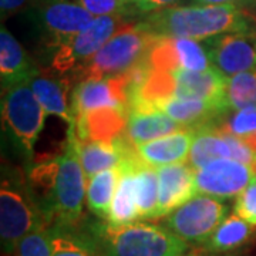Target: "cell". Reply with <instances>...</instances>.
<instances>
[{
  "label": "cell",
  "mask_w": 256,
  "mask_h": 256,
  "mask_svg": "<svg viewBox=\"0 0 256 256\" xmlns=\"http://www.w3.org/2000/svg\"><path fill=\"white\" fill-rule=\"evenodd\" d=\"M120 2H122V3H126V4H131V6H136V0H120ZM137 8V6H136ZM140 12V10H138Z\"/></svg>",
  "instance_id": "39"
},
{
  "label": "cell",
  "mask_w": 256,
  "mask_h": 256,
  "mask_svg": "<svg viewBox=\"0 0 256 256\" xmlns=\"http://www.w3.org/2000/svg\"><path fill=\"white\" fill-rule=\"evenodd\" d=\"M126 23L127 18L122 16H94L86 28L56 48L50 68L60 76L78 73Z\"/></svg>",
  "instance_id": "6"
},
{
  "label": "cell",
  "mask_w": 256,
  "mask_h": 256,
  "mask_svg": "<svg viewBox=\"0 0 256 256\" xmlns=\"http://www.w3.org/2000/svg\"><path fill=\"white\" fill-rule=\"evenodd\" d=\"M136 6L141 14H146V9H148V0H136Z\"/></svg>",
  "instance_id": "38"
},
{
  "label": "cell",
  "mask_w": 256,
  "mask_h": 256,
  "mask_svg": "<svg viewBox=\"0 0 256 256\" xmlns=\"http://www.w3.org/2000/svg\"><path fill=\"white\" fill-rule=\"evenodd\" d=\"M120 176H121V164L110 170L101 171L87 181L86 200L88 210L102 220H108L111 202L117 190Z\"/></svg>",
  "instance_id": "25"
},
{
  "label": "cell",
  "mask_w": 256,
  "mask_h": 256,
  "mask_svg": "<svg viewBox=\"0 0 256 256\" xmlns=\"http://www.w3.org/2000/svg\"><path fill=\"white\" fill-rule=\"evenodd\" d=\"M156 108L164 111L185 127L196 130L210 126L212 120L228 112L225 107L215 101L196 97H170L160 101Z\"/></svg>",
  "instance_id": "20"
},
{
  "label": "cell",
  "mask_w": 256,
  "mask_h": 256,
  "mask_svg": "<svg viewBox=\"0 0 256 256\" xmlns=\"http://www.w3.org/2000/svg\"><path fill=\"white\" fill-rule=\"evenodd\" d=\"M194 4H236L244 6L248 3H252L255 0H191Z\"/></svg>",
  "instance_id": "35"
},
{
  "label": "cell",
  "mask_w": 256,
  "mask_h": 256,
  "mask_svg": "<svg viewBox=\"0 0 256 256\" xmlns=\"http://www.w3.org/2000/svg\"><path fill=\"white\" fill-rule=\"evenodd\" d=\"M160 195L156 216L164 218L194 198L198 191L195 185V170L188 162L164 165L156 168Z\"/></svg>",
  "instance_id": "16"
},
{
  "label": "cell",
  "mask_w": 256,
  "mask_h": 256,
  "mask_svg": "<svg viewBox=\"0 0 256 256\" xmlns=\"http://www.w3.org/2000/svg\"><path fill=\"white\" fill-rule=\"evenodd\" d=\"M154 37L140 23H126L106 42L92 60L76 73L80 80L121 76L146 62Z\"/></svg>",
  "instance_id": "5"
},
{
  "label": "cell",
  "mask_w": 256,
  "mask_h": 256,
  "mask_svg": "<svg viewBox=\"0 0 256 256\" xmlns=\"http://www.w3.org/2000/svg\"><path fill=\"white\" fill-rule=\"evenodd\" d=\"M254 3H256V0H255V2H254Z\"/></svg>",
  "instance_id": "41"
},
{
  "label": "cell",
  "mask_w": 256,
  "mask_h": 256,
  "mask_svg": "<svg viewBox=\"0 0 256 256\" xmlns=\"http://www.w3.org/2000/svg\"><path fill=\"white\" fill-rule=\"evenodd\" d=\"M92 236L102 256H175L188 250V242L170 229L146 222L96 224Z\"/></svg>",
  "instance_id": "3"
},
{
  "label": "cell",
  "mask_w": 256,
  "mask_h": 256,
  "mask_svg": "<svg viewBox=\"0 0 256 256\" xmlns=\"http://www.w3.org/2000/svg\"><path fill=\"white\" fill-rule=\"evenodd\" d=\"M235 214H238L240 218L248 220L249 224L256 226V182L248 185L244 191L239 194L235 201Z\"/></svg>",
  "instance_id": "33"
},
{
  "label": "cell",
  "mask_w": 256,
  "mask_h": 256,
  "mask_svg": "<svg viewBox=\"0 0 256 256\" xmlns=\"http://www.w3.org/2000/svg\"><path fill=\"white\" fill-rule=\"evenodd\" d=\"M175 256H212L210 255V252H208L206 249H204V250H191V252H188V254H180V255H175Z\"/></svg>",
  "instance_id": "37"
},
{
  "label": "cell",
  "mask_w": 256,
  "mask_h": 256,
  "mask_svg": "<svg viewBox=\"0 0 256 256\" xmlns=\"http://www.w3.org/2000/svg\"><path fill=\"white\" fill-rule=\"evenodd\" d=\"M138 23L154 37L198 42L225 33L256 32V18L236 4L168 6L142 14Z\"/></svg>",
  "instance_id": "2"
},
{
  "label": "cell",
  "mask_w": 256,
  "mask_h": 256,
  "mask_svg": "<svg viewBox=\"0 0 256 256\" xmlns=\"http://www.w3.org/2000/svg\"><path fill=\"white\" fill-rule=\"evenodd\" d=\"M255 178L250 165L236 160H215L195 170V185L198 194L218 200L236 198Z\"/></svg>",
  "instance_id": "12"
},
{
  "label": "cell",
  "mask_w": 256,
  "mask_h": 256,
  "mask_svg": "<svg viewBox=\"0 0 256 256\" xmlns=\"http://www.w3.org/2000/svg\"><path fill=\"white\" fill-rule=\"evenodd\" d=\"M196 128H182L164 137L151 140L148 142L136 146L138 156L142 162L160 168L164 165L186 162L191 146L196 137Z\"/></svg>",
  "instance_id": "18"
},
{
  "label": "cell",
  "mask_w": 256,
  "mask_h": 256,
  "mask_svg": "<svg viewBox=\"0 0 256 256\" xmlns=\"http://www.w3.org/2000/svg\"><path fill=\"white\" fill-rule=\"evenodd\" d=\"M72 228L52 226L53 235V255L52 256H102L98 248L92 242L74 234Z\"/></svg>",
  "instance_id": "28"
},
{
  "label": "cell",
  "mask_w": 256,
  "mask_h": 256,
  "mask_svg": "<svg viewBox=\"0 0 256 256\" xmlns=\"http://www.w3.org/2000/svg\"><path fill=\"white\" fill-rule=\"evenodd\" d=\"M70 78L68 77H50L36 76L30 80V86L37 100L44 107L47 116L52 114L64 120L68 126L74 124L73 107L70 100Z\"/></svg>",
  "instance_id": "21"
},
{
  "label": "cell",
  "mask_w": 256,
  "mask_h": 256,
  "mask_svg": "<svg viewBox=\"0 0 256 256\" xmlns=\"http://www.w3.org/2000/svg\"><path fill=\"white\" fill-rule=\"evenodd\" d=\"M130 74L84 78L74 87L72 94V107L74 120L77 114L100 107L128 108Z\"/></svg>",
  "instance_id": "15"
},
{
  "label": "cell",
  "mask_w": 256,
  "mask_h": 256,
  "mask_svg": "<svg viewBox=\"0 0 256 256\" xmlns=\"http://www.w3.org/2000/svg\"><path fill=\"white\" fill-rule=\"evenodd\" d=\"M16 256H52L53 235L52 225L47 222L37 225L20 239L14 249Z\"/></svg>",
  "instance_id": "30"
},
{
  "label": "cell",
  "mask_w": 256,
  "mask_h": 256,
  "mask_svg": "<svg viewBox=\"0 0 256 256\" xmlns=\"http://www.w3.org/2000/svg\"><path fill=\"white\" fill-rule=\"evenodd\" d=\"M255 174H256V172H255Z\"/></svg>",
  "instance_id": "42"
},
{
  "label": "cell",
  "mask_w": 256,
  "mask_h": 256,
  "mask_svg": "<svg viewBox=\"0 0 256 256\" xmlns=\"http://www.w3.org/2000/svg\"><path fill=\"white\" fill-rule=\"evenodd\" d=\"M128 108L100 107L76 116L74 128L80 141L112 142L126 132Z\"/></svg>",
  "instance_id": "17"
},
{
  "label": "cell",
  "mask_w": 256,
  "mask_h": 256,
  "mask_svg": "<svg viewBox=\"0 0 256 256\" xmlns=\"http://www.w3.org/2000/svg\"><path fill=\"white\" fill-rule=\"evenodd\" d=\"M202 44L210 64L226 77L256 70V32L218 34Z\"/></svg>",
  "instance_id": "10"
},
{
  "label": "cell",
  "mask_w": 256,
  "mask_h": 256,
  "mask_svg": "<svg viewBox=\"0 0 256 256\" xmlns=\"http://www.w3.org/2000/svg\"><path fill=\"white\" fill-rule=\"evenodd\" d=\"M182 128L188 127L171 118L164 111L156 108V110H131L128 111L126 134L134 146H140Z\"/></svg>",
  "instance_id": "22"
},
{
  "label": "cell",
  "mask_w": 256,
  "mask_h": 256,
  "mask_svg": "<svg viewBox=\"0 0 256 256\" xmlns=\"http://www.w3.org/2000/svg\"><path fill=\"white\" fill-rule=\"evenodd\" d=\"M28 181L48 225L73 228L82 220L87 176L82 170L74 126H68L63 154L33 165Z\"/></svg>",
  "instance_id": "1"
},
{
  "label": "cell",
  "mask_w": 256,
  "mask_h": 256,
  "mask_svg": "<svg viewBox=\"0 0 256 256\" xmlns=\"http://www.w3.org/2000/svg\"><path fill=\"white\" fill-rule=\"evenodd\" d=\"M236 160L250 165L256 172V151L242 140L218 127H202L198 130L196 137L191 146L188 164L194 170L210 164L215 160Z\"/></svg>",
  "instance_id": "11"
},
{
  "label": "cell",
  "mask_w": 256,
  "mask_h": 256,
  "mask_svg": "<svg viewBox=\"0 0 256 256\" xmlns=\"http://www.w3.org/2000/svg\"><path fill=\"white\" fill-rule=\"evenodd\" d=\"M2 117L20 146L32 156L37 138L44 127L47 112L37 100L30 82H20L3 92Z\"/></svg>",
  "instance_id": "7"
},
{
  "label": "cell",
  "mask_w": 256,
  "mask_h": 256,
  "mask_svg": "<svg viewBox=\"0 0 256 256\" xmlns=\"http://www.w3.org/2000/svg\"><path fill=\"white\" fill-rule=\"evenodd\" d=\"M30 0H0V12H2V18H8L18 12L22 8L28 6Z\"/></svg>",
  "instance_id": "34"
},
{
  "label": "cell",
  "mask_w": 256,
  "mask_h": 256,
  "mask_svg": "<svg viewBox=\"0 0 256 256\" xmlns=\"http://www.w3.org/2000/svg\"><path fill=\"white\" fill-rule=\"evenodd\" d=\"M47 222L28 181L18 170L3 168L0 184V239L6 254L14 252L20 239L37 225Z\"/></svg>",
  "instance_id": "4"
},
{
  "label": "cell",
  "mask_w": 256,
  "mask_h": 256,
  "mask_svg": "<svg viewBox=\"0 0 256 256\" xmlns=\"http://www.w3.org/2000/svg\"><path fill=\"white\" fill-rule=\"evenodd\" d=\"M226 101L229 111L256 107V70L228 77Z\"/></svg>",
  "instance_id": "29"
},
{
  "label": "cell",
  "mask_w": 256,
  "mask_h": 256,
  "mask_svg": "<svg viewBox=\"0 0 256 256\" xmlns=\"http://www.w3.org/2000/svg\"><path fill=\"white\" fill-rule=\"evenodd\" d=\"M78 152L87 181L101 171L118 166L122 161L117 144L107 141H80Z\"/></svg>",
  "instance_id": "27"
},
{
  "label": "cell",
  "mask_w": 256,
  "mask_h": 256,
  "mask_svg": "<svg viewBox=\"0 0 256 256\" xmlns=\"http://www.w3.org/2000/svg\"><path fill=\"white\" fill-rule=\"evenodd\" d=\"M28 12L47 46L54 50L94 18L74 0H30Z\"/></svg>",
  "instance_id": "8"
},
{
  "label": "cell",
  "mask_w": 256,
  "mask_h": 256,
  "mask_svg": "<svg viewBox=\"0 0 256 256\" xmlns=\"http://www.w3.org/2000/svg\"><path fill=\"white\" fill-rule=\"evenodd\" d=\"M92 16H122L131 18L141 14L136 6L126 4L120 0H74Z\"/></svg>",
  "instance_id": "32"
},
{
  "label": "cell",
  "mask_w": 256,
  "mask_h": 256,
  "mask_svg": "<svg viewBox=\"0 0 256 256\" xmlns=\"http://www.w3.org/2000/svg\"><path fill=\"white\" fill-rule=\"evenodd\" d=\"M40 72L23 46L4 26L0 30V77L2 92L20 82H30Z\"/></svg>",
  "instance_id": "19"
},
{
  "label": "cell",
  "mask_w": 256,
  "mask_h": 256,
  "mask_svg": "<svg viewBox=\"0 0 256 256\" xmlns=\"http://www.w3.org/2000/svg\"><path fill=\"white\" fill-rule=\"evenodd\" d=\"M176 2H180V0H148V9H146V13H150V12H152V10L161 9V8L174 6Z\"/></svg>",
  "instance_id": "36"
},
{
  "label": "cell",
  "mask_w": 256,
  "mask_h": 256,
  "mask_svg": "<svg viewBox=\"0 0 256 256\" xmlns=\"http://www.w3.org/2000/svg\"><path fill=\"white\" fill-rule=\"evenodd\" d=\"M134 194L140 220H156L160 195L158 172L141 160L134 166Z\"/></svg>",
  "instance_id": "26"
},
{
  "label": "cell",
  "mask_w": 256,
  "mask_h": 256,
  "mask_svg": "<svg viewBox=\"0 0 256 256\" xmlns=\"http://www.w3.org/2000/svg\"><path fill=\"white\" fill-rule=\"evenodd\" d=\"M152 70H205L210 67L202 42L180 37H156L146 54Z\"/></svg>",
  "instance_id": "13"
},
{
  "label": "cell",
  "mask_w": 256,
  "mask_h": 256,
  "mask_svg": "<svg viewBox=\"0 0 256 256\" xmlns=\"http://www.w3.org/2000/svg\"><path fill=\"white\" fill-rule=\"evenodd\" d=\"M166 87L170 97L205 98L218 102L229 111L226 101L228 77L214 66L205 70L166 72Z\"/></svg>",
  "instance_id": "14"
},
{
  "label": "cell",
  "mask_w": 256,
  "mask_h": 256,
  "mask_svg": "<svg viewBox=\"0 0 256 256\" xmlns=\"http://www.w3.org/2000/svg\"><path fill=\"white\" fill-rule=\"evenodd\" d=\"M226 205L210 195L196 194L174 212L165 225L188 244H205L226 216Z\"/></svg>",
  "instance_id": "9"
},
{
  "label": "cell",
  "mask_w": 256,
  "mask_h": 256,
  "mask_svg": "<svg viewBox=\"0 0 256 256\" xmlns=\"http://www.w3.org/2000/svg\"><path fill=\"white\" fill-rule=\"evenodd\" d=\"M141 158L137 151L131 156H127L121 161V176L118 185L111 202L108 220L112 225H124L137 222L140 220L136 194H134V166Z\"/></svg>",
  "instance_id": "23"
},
{
  "label": "cell",
  "mask_w": 256,
  "mask_h": 256,
  "mask_svg": "<svg viewBox=\"0 0 256 256\" xmlns=\"http://www.w3.org/2000/svg\"><path fill=\"white\" fill-rule=\"evenodd\" d=\"M254 181H255V182H256V174H255V178H254Z\"/></svg>",
  "instance_id": "40"
},
{
  "label": "cell",
  "mask_w": 256,
  "mask_h": 256,
  "mask_svg": "<svg viewBox=\"0 0 256 256\" xmlns=\"http://www.w3.org/2000/svg\"><path fill=\"white\" fill-rule=\"evenodd\" d=\"M218 128L242 138L256 151V107L232 111V114Z\"/></svg>",
  "instance_id": "31"
},
{
  "label": "cell",
  "mask_w": 256,
  "mask_h": 256,
  "mask_svg": "<svg viewBox=\"0 0 256 256\" xmlns=\"http://www.w3.org/2000/svg\"><path fill=\"white\" fill-rule=\"evenodd\" d=\"M256 226L240 218L238 214L225 216V220L215 229L210 239L204 244V249L210 254L230 252L246 245L256 234Z\"/></svg>",
  "instance_id": "24"
}]
</instances>
